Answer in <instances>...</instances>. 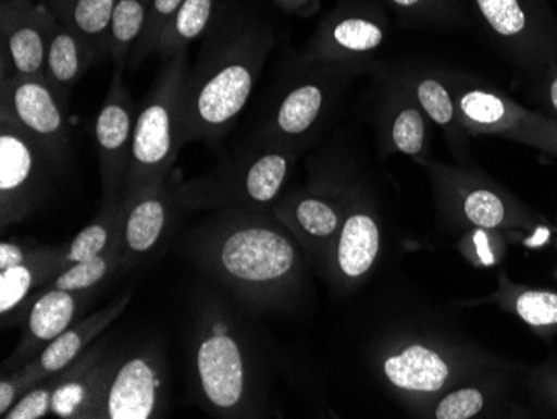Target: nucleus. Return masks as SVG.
<instances>
[{
    "mask_svg": "<svg viewBox=\"0 0 557 419\" xmlns=\"http://www.w3.org/2000/svg\"><path fill=\"white\" fill-rule=\"evenodd\" d=\"M511 140L557 158V119L531 111L524 124L512 134Z\"/></svg>",
    "mask_w": 557,
    "mask_h": 419,
    "instance_id": "37",
    "label": "nucleus"
},
{
    "mask_svg": "<svg viewBox=\"0 0 557 419\" xmlns=\"http://www.w3.org/2000/svg\"><path fill=\"white\" fill-rule=\"evenodd\" d=\"M164 61L137 111L129 171L122 193L124 202L147 187L168 181L181 149L187 144L184 118V93L190 71L187 51Z\"/></svg>",
    "mask_w": 557,
    "mask_h": 419,
    "instance_id": "5",
    "label": "nucleus"
},
{
    "mask_svg": "<svg viewBox=\"0 0 557 419\" xmlns=\"http://www.w3.org/2000/svg\"><path fill=\"white\" fill-rule=\"evenodd\" d=\"M387 36L389 22L383 5L375 0H343L321 19L308 46L294 59L302 64L346 62L371 67Z\"/></svg>",
    "mask_w": 557,
    "mask_h": 419,
    "instance_id": "13",
    "label": "nucleus"
},
{
    "mask_svg": "<svg viewBox=\"0 0 557 419\" xmlns=\"http://www.w3.org/2000/svg\"><path fill=\"white\" fill-rule=\"evenodd\" d=\"M152 0H117L109 30V56L114 61V72L124 74L134 47L143 37Z\"/></svg>",
    "mask_w": 557,
    "mask_h": 419,
    "instance_id": "33",
    "label": "nucleus"
},
{
    "mask_svg": "<svg viewBox=\"0 0 557 419\" xmlns=\"http://www.w3.org/2000/svg\"><path fill=\"white\" fill-rule=\"evenodd\" d=\"M354 180L341 165L315 164L308 186L278 197L272 206V215L296 237L321 274L346 219Z\"/></svg>",
    "mask_w": 557,
    "mask_h": 419,
    "instance_id": "9",
    "label": "nucleus"
},
{
    "mask_svg": "<svg viewBox=\"0 0 557 419\" xmlns=\"http://www.w3.org/2000/svg\"><path fill=\"white\" fill-rule=\"evenodd\" d=\"M117 0H52L50 8L94 47L109 56V30Z\"/></svg>",
    "mask_w": 557,
    "mask_h": 419,
    "instance_id": "31",
    "label": "nucleus"
},
{
    "mask_svg": "<svg viewBox=\"0 0 557 419\" xmlns=\"http://www.w3.org/2000/svg\"><path fill=\"white\" fill-rule=\"evenodd\" d=\"M299 152L272 144H255L206 176L175 183V199L186 211L239 208L272 212Z\"/></svg>",
    "mask_w": 557,
    "mask_h": 419,
    "instance_id": "6",
    "label": "nucleus"
},
{
    "mask_svg": "<svg viewBox=\"0 0 557 419\" xmlns=\"http://www.w3.org/2000/svg\"><path fill=\"white\" fill-rule=\"evenodd\" d=\"M537 79L541 81V104L544 112L557 119V61L550 62Z\"/></svg>",
    "mask_w": 557,
    "mask_h": 419,
    "instance_id": "38",
    "label": "nucleus"
},
{
    "mask_svg": "<svg viewBox=\"0 0 557 419\" xmlns=\"http://www.w3.org/2000/svg\"><path fill=\"white\" fill-rule=\"evenodd\" d=\"M124 231V202L122 197L114 201H102L99 214L89 226L84 227L71 244L65 246L64 269L75 262L87 261L122 248Z\"/></svg>",
    "mask_w": 557,
    "mask_h": 419,
    "instance_id": "29",
    "label": "nucleus"
},
{
    "mask_svg": "<svg viewBox=\"0 0 557 419\" xmlns=\"http://www.w3.org/2000/svg\"><path fill=\"white\" fill-rule=\"evenodd\" d=\"M55 12L47 2L2 0V76L46 77Z\"/></svg>",
    "mask_w": 557,
    "mask_h": 419,
    "instance_id": "18",
    "label": "nucleus"
},
{
    "mask_svg": "<svg viewBox=\"0 0 557 419\" xmlns=\"http://www.w3.org/2000/svg\"><path fill=\"white\" fill-rule=\"evenodd\" d=\"M529 403L540 411L557 415V358L550 356L524 378Z\"/></svg>",
    "mask_w": 557,
    "mask_h": 419,
    "instance_id": "36",
    "label": "nucleus"
},
{
    "mask_svg": "<svg viewBox=\"0 0 557 419\" xmlns=\"http://www.w3.org/2000/svg\"><path fill=\"white\" fill-rule=\"evenodd\" d=\"M36 2H47V4H50V2H52V0H36Z\"/></svg>",
    "mask_w": 557,
    "mask_h": 419,
    "instance_id": "40",
    "label": "nucleus"
},
{
    "mask_svg": "<svg viewBox=\"0 0 557 419\" xmlns=\"http://www.w3.org/2000/svg\"><path fill=\"white\" fill-rule=\"evenodd\" d=\"M396 79L412 94L429 121L443 131L450 155L459 164L469 162V134L459 119L456 99L446 72L425 67L397 71Z\"/></svg>",
    "mask_w": 557,
    "mask_h": 419,
    "instance_id": "26",
    "label": "nucleus"
},
{
    "mask_svg": "<svg viewBox=\"0 0 557 419\" xmlns=\"http://www.w3.org/2000/svg\"><path fill=\"white\" fill-rule=\"evenodd\" d=\"M119 349L104 340L94 343L74 365L40 381L2 419H94Z\"/></svg>",
    "mask_w": 557,
    "mask_h": 419,
    "instance_id": "10",
    "label": "nucleus"
},
{
    "mask_svg": "<svg viewBox=\"0 0 557 419\" xmlns=\"http://www.w3.org/2000/svg\"><path fill=\"white\" fill-rule=\"evenodd\" d=\"M368 353L384 390L409 412L424 418L453 387L479 374L519 366L487 352L449 312L416 294L394 306Z\"/></svg>",
    "mask_w": 557,
    "mask_h": 419,
    "instance_id": "1",
    "label": "nucleus"
},
{
    "mask_svg": "<svg viewBox=\"0 0 557 419\" xmlns=\"http://www.w3.org/2000/svg\"><path fill=\"white\" fill-rule=\"evenodd\" d=\"M168 408L164 353L154 341L119 352L94 419H154Z\"/></svg>",
    "mask_w": 557,
    "mask_h": 419,
    "instance_id": "14",
    "label": "nucleus"
},
{
    "mask_svg": "<svg viewBox=\"0 0 557 419\" xmlns=\"http://www.w3.org/2000/svg\"><path fill=\"white\" fill-rule=\"evenodd\" d=\"M175 181L169 177L158 186L147 187L131 201L124 202V231H122V269L139 264L154 255L174 230L181 211L175 199Z\"/></svg>",
    "mask_w": 557,
    "mask_h": 419,
    "instance_id": "23",
    "label": "nucleus"
},
{
    "mask_svg": "<svg viewBox=\"0 0 557 419\" xmlns=\"http://www.w3.org/2000/svg\"><path fill=\"white\" fill-rule=\"evenodd\" d=\"M275 33L265 19L237 4L218 9L184 93L187 143H218L249 102Z\"/></svg>",
    "mask_w": 557,
    "mask_h": 419,
    "instance_id": "3",
    "label": "nucleus"
},
{
    "mask_svg": "<svg viewBox=\"0 0 557 419\" xmlns=\"http://www.w3.org/2000/svg\"><path fill=\"white\" fill-rule=\"evenodd\" d=\"M67 104L46 77L2 76L0 119L42 144L62 168L71 158Z\"/></svg>",
    "mask_w": 557,
    "mask_h": 419,
    "instance_id": "16",
    "label": "nucleus"
},
{
    "mask_svg": "<svg viewBox=\"0 0 557 419\" xmlns=\"http://www.w3.org/2000/svg\"><path fill=\"white\" fill-rule=\"evenodd\" d=\"M94 294L96 289L64 291L42 287L22 315L24 331L17 348L5 361L4 373L36 358L50 341L77 323L81 312L89 305Z\"/></svg>",
    "mask_w": 557,
    "mask_h": 419,
    "instance_id": "24",
    "label": "nucleus"
},
{
    "mask_svg": "<svg viewBox=\"0 0 557 419\" xmlns=\"http://www.w3.org/2000/svg\"><path fill=\"white\" fill-rule=\"evenodd\" d=\"M366 69L371 67L346 62L296 61L293 74L281 87L255 140L287 147L300 155L321 133L350 81Z\"/></svg>",
    "mask_w": 557,
    "mask_h": 419,
    "instance_id": "7",
    "label": "nucleus"
},
{
    "mask_svg": "<svg viewBox=\"0 0 557 419\" xmlns=\"http://www.w3.org/2000/svg\"><path fill=\"white\" fill-rule=\"evenodd\" d=\"M411 29L461 30L475 17L472 0H387Z\"/></svg>",
    "mask_w": 557,
    "mask_h": 419,
    "instance_id": "30",
    "label": "nucleus"
},
{
    "mask_svg": "<svg viewBox=\"0 0 557 419\" xmlns=\"http://www.w3.org/2000/svg\"><path fill=\"white\" fill-rule=\"evenodd\" d=\"M521 366L496 369L479 374L459 386L443 394L428 418L434 419H475V418H516L524 416L522 391L524 378L519 374Z\"/></svg>",
    "mask_w": 557,
    "mask_h": 419,
    "instance_id": "21",
    "label": "nucleus"
},
{
    "mask_svg": "<svg viewBox=\"0 0 557 419\" xmlns=\"http://www.w3.org/2000/svg\"><path fill=\"white\" fill-rule=\"evenodd\" d=\"M383 251V224L371 189L354 180L339 236L321 276L339 294L356 289L374 271Z\"/></svg>",
    "mask_w": 557,
    "mask_h": 419,
    "instance_id": "15",
    "label": "nucleus"
},
{
    "mask_svg": "<svg viewBox=\"0 0 557 419\" xmlns=\"http://www.w3.org/2000/svg\"><path fill=\"white\" fill-rule=\"evenodd\" d=\"M65 246L29 241L0 243V316L4 328L22 318L34 296L64 269Z\"/></svg>",
    "mask_w": 557,
    "mask_h": 419,
    "instance_id": "19",
    "label": "nucleus"
},
{
    "mask_svg": "<svg viewBox=\"0 0 557 419\" xmlns=\"http://www.w3.org/2000/svg\"><path fill=\"white\" fill-rule=\"evenodd\" d=\"M190 258L252 311L299 301L309 259L272 212L219 209L190 233Z\"/></svg>",
    "mask_w": 557,
    "mask_h": 419,
    "instance_id": "2",
    "label": "nucleus"
},
{
    "mask_svg": "<svg viewBox=\"0 0 557 419\" xmlns=\"http://www.w3.org/2000/svg\"><path fill=\"white\" fill-rule=\"evenodd\" d=\"M556 276H557V271H556Z\"/></svg>",
    "mask_w": 557,
    "mask_h": 419,
    "instance_id": "41",
    "label": "nucleus"
},
{
    "mask_svg": "<svg viewBox=\"0 0 557 419\" xmlns=\"http://www.w3.org/2000/svg\"><path fill=\"white\" fill-rule=\"evenodd\" d=\"M194 391L219 418H259L264 412L258 362L233 319L215 308L199 318L190 346Z\"/></svg>",
    "mask_w": 557,
    "mask_h": 419,
    "instance_id": "4",
    "label": "nucleus"
},
{
    "mask_svg": "<svg viewBox=\"0 0 557 419\" xmlns=\"http://www.w3.org/2000/svg\"><path fill=\"white\" fill-rule=\"evenodd\" d=\"M278 8L296 17L309 19L321 9L319 0H274Z\"/></svg>",
    "mask_w": 557,
    "mask_h": 419,
    "instance_id": "39",
    "label": "nucleus"
},
{
    "mask_svg": "<svg viewBox=\"0 0 557 419\" xmlns=\"http://www.w3.org/2000/svg\"><path fill=\"white\" fill-rule=\"evenodd\" d=\"M97 59L100 58L86 37L55 14L54 29L47 49L46 79L69 99L72 87L79 83Z\"/></svg>",
    "mask_w": 557,
    "mask_h": 419,
    "instance_id": "27",
    "label": "nucleus"
},
{
    "mask_svg": "<svg viewBox=\"0 0 557 419\" xmlns=\"http://www.w3.org/2000/svg\"><path fill=\"white\" fill-rule=\"evenodd\" d=\"M137 109L122 74L114 72L111 87L94 122V139L99 156L102 201L122 197L129 171Z\"/></svg>",
    "mask_w": 557,
    "mask_h": 419,
    "instance_id": "20",
    "label": "nucleus"
},
{
    "mask_svg": "<svg viewBox=\"0 0 557 419\" xmlns=\"http://www.w3.org/2000/svg\"><path fill=\"white\" fill-rule=\"evenodd\" d=\"M117 269H122V248L112 249L106 255L96 256L87 261L75 262L50 281L46 287L64 291L97 289Z\"/></svg>",
    "mask_w": 557,
    "mask_h": 419,
    "instance_id": "34",
    "label": "nucleus"
},
{
    "mask_svg": "<svg viewBox=\"0 0 557 419\" xmlns=\"http://www.w3.org/2000/svg\"><path fill=\"white\" fill-rule=\"evenodd\" d=\"M487 301L499 306L521 319L543 340H553L557 334V293L550 289L524 286L515 283L506 274H499L497 289Z\"/></svg>",
    "mask_w": 557,
    "mask_h": 419,
    "instance_id": "28",
    "label": "nucleus"
},
{
    "mask_svg": "<svg viewBox=\"0 0 557 419\" xmlns=\"http://www.w3.org/2000/svg\"><path fill=\"white\" fill-rule=\"evenodd\" d=\"M424 168L437 214L456 230H531L540 221V215L481 169L433 161Z\"/></svg>",
    "mask_w": 557,
    "mask_h": 419,
    "instance_id": "8",
    "label": "nucleus"
},
{
    "mask_svg": "<svg viewBox=\"0 0 557 419\" xmlns=\"http://www.w3.org/2000/svg\"><path fill=\"white\" fill-rule=\"evenodd\" d=\"M218 0H183L174 17L159 37L158 52L162 59L187 51L190 42L205 37L218 12Z\"/></svg>",
    "mask_w": 557,
    "mask_h": 419,
    "instance_id": "32",
    "label": "nucleus"
},
{
    "mask_svg": "<svg viewBox=\"0 0 557 419\" xmlns=\"http://www.w3.org/2000/svg\"><path fill=\"white\" fill-rule=\"evenodd\" d=\"M131 299H133V294H122L121 298L115 299L104 309L72 324L64 333L50 341L46 348L29 362L14 369L11 374L2 373L0 418H4L9 409L40 381L52 377V374L61 373L69 366L74 365L96 343L97 337L102 336L104 331L117 321Z\"/></svg>",
    "mask_w": 557,
    "mask_h": 419,
    "instance_id": "17",
    "label": "nucleus"
},
{
    "mask_svg": "<svg viewBox=\"0 0 557 419\" xmlns=\"http://www.w3.org/2000/svg\"><path fill=\"white\" fill-rule=\"evenodd\" d=\"M181 4H183V0H152L146 29L131 54V67L136 69L147 56L154 54L162 30L174 17Z\"/></svg>",
    "mask_w": 557,
    "mask_h": 419,
    "instance_id": "35",
    "label": "nucleus"
},
{
    "mask_svg": "<svg viewBox=\"0 0 557 419\" xmlns=\"http://www.w3.org/2000/svg\"><path fill=\"white\" fill-rule=\"evenodd\" d=\"M375 109V131H377L379 156H408L424 165L429 159V118L422 111L412 94L396 76L383 81Z\"/></svg>",
    "mask_w": 557,
    "mask_h": 419,
    "instance_id": "22",
    "label": "nucleus"
},
{
    "mask_svg": "<svg viewBox=\"0 0 557 419\" xmlns=\"http://www.w3.org/2000/svg\"><path fill=\"white\" fill-rule=\"evenodd\" d=\"M472 8L516 67L540 77L557 61V19L547 0H472Z\"/></svg>",
    "mask_w": 557,
    "mask_h": 419,
    "instance_id": "11",
    "label": "nucleus"
},
{
    "mask_svg": "<svg viewBox=\"0 0 557 419\" xmlns=\"http://www.w3.org/2000/svg\"><path fill=\"white\" fill-rule=\"evenodd\" d=\"M62 165L42 144L0 119V226L29 218L52 189Z\"/></svg>",
    "mask_w": 557,
    "mask_h": 419,
    "instance_id": "12",
    "label": "nucleus"
},
{
    "mask_svg": "<svg viewBox=\"0 0 557 419\" xmlns=\"http://www.w3.org/2000/svg\"><path fill=\"white\" fill-rule=\"evenodd\" d=\"M459 119L469 136H499L511 139L524 124L529 109L490 84L465 74H447Z\"/></svg>",
    "mask_w": 557,
    "mask_h": 419,
    "instance_id": "25",
    "label": "nucleus"
}]
</instances>
